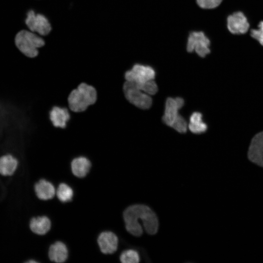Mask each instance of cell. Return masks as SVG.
I'll return each instance as SVG.
<instances>
[{
    "instance_id": "cell-5",
    "label": "cell",
    "mask_w": 263,
    "mask_h": 263,
    "mask_svg": "<svg viewBox=\"0 0 263 263\" xmlns=\"http://www.w3.org/2000/svg\"><path fill=\"white\" fill-rule=\"evenodd\" d=\"M210 41L202 31L190 32L187 39L186 49L188 53L195 52L199 56L205 57L210 53Z\"/></svg>"
},
{
    "instance_id": "cell-17",
    "label": "cell",
    "mask_w": 263,
    "mask_h": 263,
    "mask_svg": "<svg viewBox=\"0 0 263 263\" xmlns=\"http://www.w3.org/2000/svg\"><path fill=\"white\" fill-rule=\"evenodd\" d=\"M51 223L46 216H38L31 219L29 226L31 231L38 235H44L50 229Z\"/></svg>"
},
{
    "instance_id": "cell-25",
    "label": "cell",
    "mask_w": 263,
    "mask_h": 263,
    "mask_svg": "<svg viewBox=\"0 0 263 263\" xmlns=\"http://www.w3.org/2000/svg\"><path fill=\"white\" fill-rule=\"evenodd\" d=\"M202 121V114L198 112H193L190 116L189 123H194Z\"/></svg>"
},
{
    "instance_id": "cell-26",
    "label": "cell",
    "mask_w": 263,
    "mask_h": 263,
    "mask_svg": "<svg viewBox=\"0 0 263 263\" xmlns=\"http://www.w3.org/2000/svg\"><path fill=\"white\" fill-rule=\"evenodd\" d=\"M27 262L29 263H37V261H34V260H30V261H28Z\"/></svg>"
},
{
    "instance_id": "cell-3",
    "label": "cell",
    "mask_w": 263,
    "mask_h": 263,
    "mask_svg": "<svg viewBox=\"0 0 263 263\" xmlns=\"http://www.w3.org/2000/svg\"><path fill=\"white\" fill-rule=\"evenodd\" d=\"M15 42L18 49L30 58L37 57L38 49L45 45L44 39L31 31L22 30L16 35Z\"/></svg>"
},
{
    "instance_id": "cell-6",
    "label": "cell",
    "mask_w": 263,
    "mask_h": 263,
    "mask_svg": "<svg viewBox=\"0 0 263 263\" xmlns=\"http://www.w3.org/2000/svg\"><path fill=\"white\" fill-rule=\"evenodd\" d=\"M155 72L151 66L140 64H134L131 69L125 72L124 79L126 81L135 83H143L153 80Z\"/></svg>"
},
{
    "instance_id": "cell-21",
    "label": "cell",
    "mask_w": 263,
    "mask_h": 263,
    "mask_svg": "<svg viewBox=\"0 0 263 263\" xmlns=\"http://www.w3.org/2000/svg\"><path fill=\"white\" fill-rule=\"evenodd\" d=\"M171 127L180 133H185L187 131L188 125L184 118L179 114Z\"/></svg>"
},
{
    "instance_id": "cell-13",
    "label": "cell",
    "mask_w": 263,
    "mask_h": 263,
    "mask_svg": "<svg viewBox=\"0 0 263 263\" xmlns=\"http://www.w3.org/2000/svg\"><path fill=\"white\" fill-rule=\"evenodd\" d=\"M71 170L76 177H85L90 171L92 163L87 157L79 155L74 157L70 163Z\"/></svg>"
},
{
    "instance_id": "cell-20",
    "label": "cell",
    "mask_w": 263,
    "mask_h": 263,
    "mask_svg": "<svg viewBox=\"0 0 263 263\" xmlns=\"http://www.w3.org/2000/svg\"><path fill=\"white\" fill-rule=\"evenodd\" d=\"M134 83L138 89L150 95H154L157 92L158 87L154 79L143 83Z\"/></svg>"
},
{
    "instance_id": "cell-19",
    "label": "cell",
    "mask_w": 263,
    "mask_h": 263,
    "mask_svg": "<svg viewBox=\"0 0 263 263\" xmlns=\"http://www.w3.org/2000/svg\"><path fill=\"white\" fill-rule=\"evenodd\" d=\"M140 260L138 252L132 249L123 251L120 256V260L123 263H138Z\"/></svg>"
},
{
    "instance_id": "cell-8",
    "label": "cell",
    "mask_w": 263,
    "mask_h": 263,
    "mask_svg": "<svg viewBox=\"0 0 263 263\" xmlns=\"http://www.w3.org/2000/svg\"><path fill=\"white\" fill-rule=\"evenodd\" d=\"M184 100L181 97H168L166 101L164 114L162 117L163 122L171 127L179 114V110L184 106Z\"/></svg>"
},
{
    "instance_id": "cell-14",
    "label": "cell",
    "mask_w": 263,
    "mask_h": 263,
    "mask_svg": "<svg viewBox=\"0 0 263 263\" xmlns=\"http://www.w3.org/2000/svg\"><path fill=\"white\" fill-rule=\"evenodd\" d=\"M19 162L13 154L8 153L0 156V174L4 176H11L18 169Z\"/></svg>"
},
{
    "instance_id": "cell-10",
    "label": "cell",
    "mask_w": 263,
    "mask_h": 263,
    "mask_svg": "<svg viewBox=\"0 0 263 263\" xmlns=\"http://www.w3.org/2000/svg\"><path fill=\"white\" fill-rule=\"evenodd\" d=\"M227 26L228 30L234 34H244L249 27L246 18L241 12H235L228 16Z\"/></svg>"
},
{
    "instance_id": "cell-18",
    "label": "cell",
    "mask_w": 263,
    "mask_h": 263,
    "mask_svg": "<svg viewBox=\"0 0 263 263\" xmlns=\"http://www.w3.org/2000/svg\"><path fill=\"white\" fill-rule=\"evenodd\" d=\"M56 194L60 201L67 202L72 200L73 196V190L68 185L61 183L56 189Z\"/></svg>"
},
{
    "instance_id": "cell-16",
    "label": "cell",
    "mask_w": 263,
    "mask_h": 263,
    "mask_svg": "<svg viewBox=\"0 0 263 263\" xmlns=\"http://www.w3.org/2000/svg\"><path fill=\"white\" fill-rule=\"evenodd\" d=\"M48 255L51 261L56 263H63L67 259L68 251L64 243L57 241L50 246Z\"/></svg>"
},
{
    "instance_id": "cell-11",
    "label": "cell",
    "mask_w": 263,
    "mask_h": 263,
    "mask_svg": "<svg viewBox=\"0 0 263 263\" xmlns=\"http://www.w3.org/2000/svg\"><path fill=\"white\" fill-rule=\"evenodd\" d=\"M50 119L55 127L64 129L71 118V111L68 107L55 106L49 112Z\"/></svg>"
},
{
    "instance_id": "cell-24",
    "label": "cell",
    "mask_w": 263,
    "mask_h": 263,
    "mask_svg": "<svg viewBox=\"0 0 263 263\" xmlns=\"http://www.w3.org/2000/svg\"><path fill=\"white\" fill-rule=\"evenodd\" d=\"M251 36L263 45V21L260 22L258 29L251 31Z\"/></svg>"
},
{
    "instance_id": "cell-1",
    "label": "cell",
    "mask_w": 263,
    "mask_h": 263,
    "mask_svg": "<svg viewBox=\"0 0 263 263\" xmlns=\"http://www.w3.org/2000/svg\"><path fill=\"white\" fill-rule=\"evenodd\" d=\"M123 215L126 229L133 236L140 237L143 234V230L140 221L148 234L154 235L158 231V218L154 211L146 205L130 206L124 211Z\"/></svg>"
},
{
    "instance_id": "cell-12",
    "label": "cell",
    "mask_w": 263,
    "mask_h": 263,
    "mask_svg": "<svg viewBox=\"0 0 263 263\" xmlns=\"http://www.w3.org/2000/svg\"><path fill=\"white\" fill-rule=\"evenodd\" d=\"M97 243L102 253L112 254L117 249L118 239L114 233L111 231H105L101 233L99 235Z\"/></svg>"
},
{
    "instance_id": "cell-9",
    "label": "cell",
    "mask_w": 263,
    "mask_h": 263,
    "mask_svg": "<svg viewBox=\"0 0 263 263\" xmlns=\"http://www.w3.org/2000/svg\"><path fill=\"white\" fill-rule=\"evenodd\" d=\"M250 161L263 167V132L256 134L252 138L248 151Z\"/></svg>"
},
{
    "instance_id": "cell-2",
    "label": "cell",
    "mask_w": 263,
    "mask_h": 263,
    "mask_svg": "<svg viewBox=\"0 0 263 263\" xmlns=\"http://www.w3.org/2000/svg\"><path fill=\"white\" fill-rule=\"evenodd\" d=\"M97 98L96 89L92 85L82 82L70 93L68 97V108L73 112H84L94 104Z\"/></svg>"
},
{
    "instance_id": "cell-23",
    "label": "cell",
    "mask_w": 263,
    "mask_h": 263,
    "mask_svg": "<svg viewBox=\"0 0 263 263\" xmlns=\"http://www.w3.org/2000/svg\"><path fill=\"white\" fill-rule=\"evenodd\" d=\"M188 127L189 130L195 134L203 133L207 131V124L203 121L194 123H189Z\"/></svg>"
},
{
    "instance_id": "cell-7",
    "label": "cell",
    "mask_w": 263,
    "mask_h": 263,
    "mask_svg": "<svg viewBox=\"0 0 263 263\" xmlns=\"http://www.w3.org/2000/svg\"><path fill=\"white\" fill-rule=\"evenodd\" d=\"M25 23L31 32L41 36L48 35L52 30L48 19L42 14L35 13L33 10L27 12Z\"/></svg>"
},
{
    "instance_id": "cell-22",
    "label": "cell",
    "mask_w": 263,
    "mask_h": 263,
    "mask_svg": "<svg viewBox=\"0 0 263 263\" xmlns=\"http://www.w3.org/2000/svg\"><path fill=\"white\" fill-rule=\"evenodd\" d=\"M197 5L205 9H213L218 6L223 0H196Z\"/></svg>"
},
{
    "instance_id": "cell-15",
    "label": "cell",
    "mask_w": 263,
    "mask_h": 263,
    "mask_svg": "<svg viewBox=\"0 0 263 263\" xmlns=\"http://www.w3.org/2000/svg\"><path fill=\"white\" fill-rule=\"evenodd\" d=\"M34 188L37 197L42 200L51 199L56 193L54 185L45 179H41L36 183Z\"/></svg>"
},
{
    "instance_id": "cell-4",
    "label": "cell",
    "mask_w": 263,
    "mask_h": 263,
    "mask_svg": "<svg viewBox=\"0 0 263 263\" xmlns=\"http://www.w3.org/2000/svg\"><path fill=\"white\" fill-rule=\"evenodd\" d=\"M123 92L127 101L138 108L148 109L152 105V100L150 95L138 89L133 82L125 80Z\"/></svg>"
}]
</instances>
